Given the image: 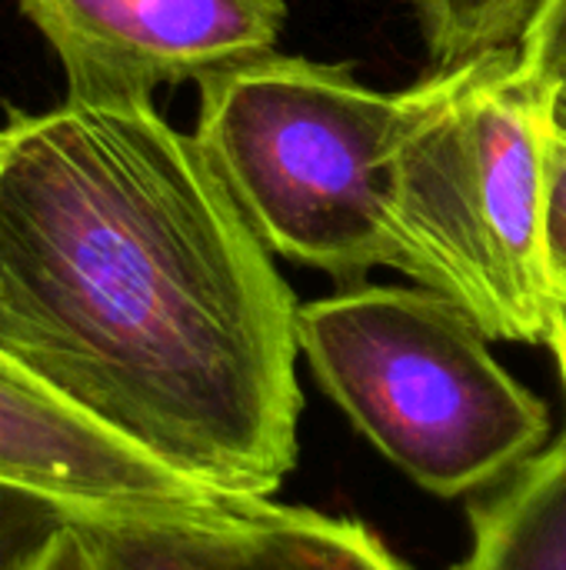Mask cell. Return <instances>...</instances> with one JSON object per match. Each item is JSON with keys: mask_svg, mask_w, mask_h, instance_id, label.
<instances>
[{"mask_svg": "<svg viewBox=\"0 0 566 570\" xmlns=\"http://www.w3.org/2000/svg\"><path fill=\"white\" fill-rule=\"evenodd\" d=\"M197 87L193 137L274 254L350 287L374 267L400 271L390 160L434 77L384 94L350 67L267 53Z\"/></svg>", "mask_w": 566, "mask_h": 570, "instance_id": "obj_3", "label": "cell"}, {"mask_svg": "<svg viewBox=\"0 0 566 570\" xmlns=\"http://www.w3.org/2000/svg\"><path fill=\"white\" fill-rule=\"evenodd\" d=\"M457 570H566V431L474 508V541Z\"/></svg>", "mask_w": 566, "mask_h": 570, "instance_id": "obj_8", "label": "cell"}, {"mask_svg": "<svg viewBox=\"0 0 566 570\" xmlns=\"http://www.w3.org/2000/svg\"><path fill=\"white\" fill-rule=\"evenodd\" d=\"M0 484L57 504L73 524L173 518L230 498L123 444L0 354Z\"/></svg>", "mask_w": 566, "mask_h": 570, "instance_id": "obj_6", "label": "cell"}, {"mask_svg": "<svg viewBox=\"0 0 566 570\" xmlns=\"http://www.w3.org/2000/svg\"><path fill=\"white\" fill-rule=\"evenodd\" d=\"M33 570H93V558L87 551V541H83V534H80V528L73 521L53 538V544L43 551V558L37 561Z\"/></svg>", "mask_w": 566, "mask_h": 570, "instance_id": "obj_13", "label": "cell"}, {"mask_svg": "<svg viewBox=\"0 0 566 570\" xmlns=\"http://www.w3.org/2000/svg\"><path fill=\"white\" fill-rule=\"evenodd\" d=\"M550 347H554V354H557V364H560V377H564V387H566V314L560 317L557 331H554V341H550Z\"/></svg>", "mask_w": 566, "mask_h": 570, "instance_id": "obj_14", "label": "cell"}, {"mask_svg": "<svg viewBox=\"0 0 566 570\" xmlns=\"http://www.w3.org/2000/svg\"><path fill=\"white\" fill-rule=\"evenodd\" d=\"M437 70L510 50L544 0H410Z\"/></svg>", "mask_w": 566, "mask_h": 570, "instance_id": "obj_9", "label": "cell"}, {"mask_svg": "<svg viewBox=\"0 0 566 570\" xmlns=\"http://www.w3.org/2000/svg\"><path fill=\"white\" fill-rule=\"evenodd\" d=\"M517 57L534 83L547 94L554 127L566 134V0L540 3L517 43Z\"/></svg>", "mask_w": 566, "mask_h": 570, "instance_id": "obj_11", "label": "cell"}, {"mask_svg": "<svg viewBox=\"0 0 566 570\" xmlns=\"http://www.w3.org/2000/svg\"><path fill=\"white\" fill-rule=\"evenodd\" d=\"M297 311L153 100L3 124L0 354L90 424L207 491L274 494L297 461Z\"/></svg>", "mask_w": 566, "mask_h": 570, "instance_id": "obj_1", "label": "cell"}, {"mask_svg": "<svg viewBox=\"0 0 566 570\" xmlns=\"http://www.w3.org/2000/svg\"><path fill=\"white\" fill-rule=\"evenodd\" d=\"M67 77L70 100H153L274 53L284 0H17Z\"/></svg>", "mask_w": 566, "mask_h": 570, "instance_id": "obj_5", "label": "cell"}, {"mask_svg": "<svg viewBox=\"0 0 566 570\" xmlns=\"http://www.w3.org/2000/svg\"><path fill=\"white\" fill-rule=\"evenodd\" d=\"M550 100L517 47L434 73L390 160L400 271L487 337L547 344L564 317L547 271Z\"/></svg>", "mask_w": 566, "mask_h": 570, "instance_id": "obj_2", "label": "cell"}, {"mask_svg": "<svg viewBox=\"0 0 566 570\" xmlns=\"http://www.w3.org/2000/svg\"><path fill=\"white\" fill-rule=\"evenodd\" d=\"M0 150H3V127H0Z\"/></svg>", "mask_w": 566, "mask_h": 570, "instance_id": "obj_15", "label": "cell"}, {"mask_svg": "<svg viewBox=\"0 0 566 570\" xmlns=\"http://www.w3.org/2000/svg\"><path fill=\"white\" fill-rule=\"evenodd\" d=\"M297 341L320 387L407 478L440 498L527 464L550 417L487 347L480 324L427 287H347L300 304Z\"/></svg>", "mask_w": 566, "mask_h": 570, "instance_id": "obj_4", "label": "cell"}, {"mask_svg": "<svg viewBox=\"0 0 566 570\" xmlns=\"http://www.w3.org/2000/svg\"><path fill=\"white\" fill-rule=\"evenodd\" d=\"M70 518L20 488L0 484V570H33Z\"/></svg>", "mask_w": 566, "mask_h": 570, "instance_id": "obj_10", "label": "cell"}, {"mask_svg": "<svg viewBox=\"0 0 566 570\" xmlns=\"http://www.w3.org/2000/svg\"><path fill=\"white\" fill-rule=\"evenodd\" d=\"M77 528L93 570H407L364 524L267 498Z\"/></svg>", "mask_w": 566, "mask_h": 570, "instance_id": "obj_7", "label": "cell"}, {"mask_svg": "<svg viewBox=\"0 0 566 570\" xmlns=\"http://www.w3.org/2000/svg\"><path fill=\"white\" fill-rule=\"evenodd\" d=\"M547 271L554 301L566 314V134L557 127L547 147Z\"/></svg>", "mask_w": 566, "mask_h": 570, "instance_id": "obj_12", "label": "cell"}]
</instances>
